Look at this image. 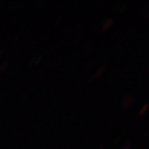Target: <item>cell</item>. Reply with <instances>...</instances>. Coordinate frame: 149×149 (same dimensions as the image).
I'll use <instances>...</instances> for the list:
<instances>
[{"label":"cell","mask_w":149,"mask_h":149,"mask_svg":"<svg viewBox=\"0 0 149 149\" xmlns=\"http://www.w3.org/2000/svg\"><path fill=\"white\" fill-rule=\"evenodd\" d=\"M133 102H134L133 94H130V93H126L123 97V104H122V107H123L124 110H126V109H128L130 106L133 105Z\"/></svg>","instance_id":"6da1fadb"},{"label":"cell","mask_w":149,"mask_h":149,"mask_svg":"<svg viewBox=\"0 0 149 149\" xmlns=\"http://www.w3.org/2000/svg\"><path fill=\"white\" fill-rule=\"evenodd\" d=\"M113 22H114V20H113V19H112V18H111V19H108L107 21H106L105 23H104V25H102V30H104V31L107 30L108 28H109L110 26H111V24L113 23Z\"/></svg>","instance_id":"7a4b0ae2"},{"label":"cell","mask_w":149,"mask_h":149,"mask_svg":"<svg viewBox=\"0 0 149 149\" xmlns=\"http://www.w3.org/2000/svg\"><path fill=\"white\" fill-rule=\"evenodd\" d=\"M105 68H106L105 66H102V68H100V70H98L97 72H96L95 74H94V77L92 78V80H93V79H95V78H98V77H100V74L102 72V70H105Z\"/></svg>","instance_id":"3957f363"},{"label":"cell","mask_w":149,"mask_h":149,"mask_svg":"<svg viewBox=\"0 0 149 149\" xmlns=\"http://www.w3.org/2000/svg\"><path fill=\"white\" fill-rule=\"evenodd\" d=\"M147 109H148V104H145L144 107H143L142 109H141V110L139 111V115H140V116H142V115H144V113L147 111Z\"/></svg>","instance_id":"277c9868"},{"label":"cell","mask_w":149,"mask_h":149,"mask_svg":"<svg viewBox=\"0 0 149 149\" xmlns=\"http://www.w3.org/2000/svg\"><path fill=\"white\" fill-rule=\"evenodd\" d=\"M7 65H8V62H7V61H5V62L3 63V64L1 65V66H0V74H2V72H4L5 70H6V68H7Z\"/></svg>","instance_id":"5b68a950"},{"label":"cell","mask_w":149,"mask_h":149,"mask_svg":"<svg viewBox=\"0 0 149 149\" xmlns=\"http://www.w3.org/2000/svg\"><path fill=\"white\" fill-rule=\"evenodd\" d=\"M122 149H132V144H130V141H127V142L124 144V146L122 147Z\"/></svg>","instance_id":"8992f818"},{"label":"cell","mask_w":149,"mask_h":149,"mask_svg":"<svg viewBox=\"0 0 149 149\" xmlns=\"http://www.w3.org/2000/svg\"><path fill=\"white\" fill-rule=\"evenodd\" d=\"M3 52H4V50H0V56H1V55H2V54H3Z\"/></svg>","instance_id":"52a82bcc"},{"label":"cell","mask_w":149,"mask_h":149,"mask_svg":"<svg viewBox=\"0 0 149 149\" xmlns=\"http://www.w3.org/2000/svg\"><path fill=\"white\" fill-rule=\"evenodd\" d=\"M102 148H104V146H100V147H97L96 149H102Z\"/></svg>","instance_id":"ba28073f"},{"label":"cell","mask_w":149,"mask_h":149,"mask_svg":"<svg viewBox=\"0 0 149 149\" xmlns=\"http://www.w3.org/2000/svg\"><path fill=\"white\" fill-rule=\"evenodd\" d=\"M141 149H143V148H141Z\"/></svg>","instance_id":"9c48e42d"}]
</instances>
